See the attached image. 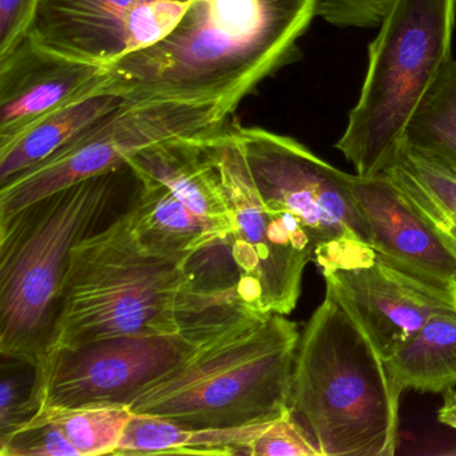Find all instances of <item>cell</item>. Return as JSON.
I'll list each match as a JSON object with an SVG mask.
<instances>
[{"instance_id": "6da1fadb", "label": "cell", "mask_w": 456, "mask_h": 456, "mask_svg": "<svg viewBox=\"0 0 456 456\" xmlns=\"http://www.w3.org/2000/svg\"><path fill=\"white\" fill-rule=\"evenodd\" d=\"M249 314H258L236 290L200 287L191 260L146 249L126 210L71 249L49 349L116 336L175 335Z\"/></svg>"}, {"instance_id": "7a4b0ae2", "label": "cell", "mask_w": 456, "mask_h": 456, "mask_svg": "<svg viewBox=\"0 0 456 456\" xmlns=\"http://www.w3.org/2000/svg\"><path fill=\"white\" fill-rule=\"evenodd\" d=\"M177 28L154 46L109 68L126 95L220 98L239 106L300 57L314 0H188Z\"/></svg>"}, {"instance_id": "3957f363", "label": "cell", "mask_w": 456, "mask_h": 456, "mask_svg": "<svg viewBox=\"0 0 456 456\" xmlns=\"http://www.w3.org/2000/svg\"><path fill=\"white\" fill-rule=\"evenodd\" d=\"M397 383L364 330L325 292L298 341L290 408L320 456H392Z\"/></svg>"}, {"instance_id": "277c9868", "label": "cell", "mask_w": 456, "mask_h": 456, "mask_svg": "<svg viewBox=\"0 0 456 456\" xmlns=\"http://www.w3.org/2000/svg\"><path fill=\"white\" fill-rule=\"evenodd\" d=\"M129 165L0 216V354L38 365L52 344L71 249L95 232Z\"/></svg>"}, {"instance_id": "5b68a950", "label": "cell", "mask_w": 456, "mask_h": 456, "mask_svg": "<svg viewBox=\"0 0 456 456\" xmlns=\"http://www.w3.org/2000/svg\"><path fill=\"white\" fill-rule=\"evenodd\" d=\"M300 335L284 314L255 317L143 388L130 411L196 428L276 420L292 410Z\"/></svg>"}, {"instance_id": "8992f818", "label": "cell", "mask_w": 456, "mask_h": 456, "mask_svg": "<svg viewBox=\"0 0 456 456\" xmlns=\"http://www.w3.org/2000/svg\"><path fill=\"white\" fill-rule=\"evenodd\" d=\"M456 0H395L368 46L362 92L336 149L359 177L379 175L452 60Z\"/></svg>"}, {"instance_id": "52a82bcc", "label": "cell", "mask_w": 456, "mask_h": 456, "mask_svg": "<svg viewBox=\"0 0 456 456\" xmlns=\"http://www.w3.org/2000/svg\"><path fill=\"white\" fill-rule=\"evenodd\" d=\"M237 108L220 98L127 97L124 105L66 148L0 185V216L79 181L121 169L133 156L156 143L218 132Z\"/></svg>"}, {"instance_id": "ba28073f", "label": "cell", "mask_w": 456, "mask_h": 456, "mask_svg": "<svg viewBox=\"0 0 456 456\" xmlns=\"http://www.w3.org/2000/svg\"><path fill=\"white\" fill-rule=\"evenodd\" d=\"M212 153L233 220L229 249L239 274L237 295L256 314L288 316L300 298L314 244L292 213L271 207L261 196L233 117L213 135Z\"/></svg>"}, {"instance_id": "9c48e42d", "label": "cell", "mask_w": 456, "mask_h": 456, "mask_svg": "<svg viewBox=\"0 0 456 456\" xmlns=\"http://www.w3.org/2000/svg\"><path fill=\"white\" fill-rule=\"evenodd\" d=\"M260 316L266 314H249L175 335L116 336L49 349L37 365V404L39 410L129 405L143 388L200 349Z\"/></svg>"}, {"instance_id": "30bf717a", "label": "cell", "mask_w": 456, "mask_h": 456, "mask_svg": "<svg viewBox=\"0 0 456 456\" xmlns=\"http://www.w3.org/2000/svg\"><path fill=\"white\" fill-rule=\"evenodd\" d=\"M236 135L261 196L266 204L300 221L314 244L319 268L356 248H370L367 225L352 193V175L320 159L295 138L237 121Z\"/></svg>"}, {"instance_id": "8fae6325", "label": "cell", "mask_w": 456, "mask_h": 456, "mask_svg": "<svg viewBox=\"0 0 456 456\" xmlns=\"http://www.w3.org/2000/svg\"><path fill=\"white\" fill-rule=\"evenodd\" d=\"M325 292L351 314L388 360L440 314L456 312V287L436 284L360 247L322 266Z\"/></svg>"}, {"instance_id": "7c38bea8", "label": "cell", "mask_w": 456, "mask_h": 456, "mask_svg": "<svg viewBox=\"0 0 456 456\" xmlns=\"http://www.w3.org/2000/svg\"><path fill=\"white\" fill-rule=\"evenodd\" d=\"M188 0H39L28 37L55 54L110 68L169 36Z\"/></svg>"}, {"instance_id": "4fadbf2b", "label": "cell", "mask_w": 456, "mask_h": 456, "mask_svg": "<svg viewBox=\"0 0 456 456\" xmlns=\"http://www.w3.org/2000/svg\"><path fill=\"white\" fill-rule=\"evenodd\" d=\"M109 68L42 49L28 37L0 58V145L63 106L109 87Z\"/></svg>"}, {"instance_id": "5bb4252c", "label": "cell", "mask_w": 456, "mask_h": 456, "mask_svg": "<svg viewBox=\"0 0 456 456\" xmlns=\"http://www.w3.org/2000/svg\"><path fill=\"white\" fill-rule=\"evenodd\" d=\"M351 188L378 255L428 281L456 287V261L386 175H352Z\"/></svg>"}, {"instance_id": "9a60e30c", "label": "cell", "mask_w": 456, "mask_h": 456, "mask_svg": "<svg viewBox=\"0 0 456 456\" xmlns=\"http://www.w3.org/2000/svg\"><path fill=\"white\" fill-rule=\"evenodd\" d=\"M216 133L156 143L133 156L127 165L137 177L167 186L186 207L231 236L233 220L212 153Z\"/></svg>"}, {"instance_id": "2e32d148", "label": "cell", "mask_w": 456, "mask_h": 456, "mask_svg": "<svg viewBox=\"0 0 456 456\" xmlns=\"http://www.w3.org/2000/svg\"><path fill=\"white\" fill-rule=\"evenodd\" d=\"M380 173L456 261V157L402 141Z\"/></svg>"}, {"instance_id": "e0dca14e", "label": "cell", "mask_w": 456, "mask_h": 456, "mask_svg": "<svg viewBox=\"0 0 456 456\" xmlns=\"http://www.w3.org/2000/svg\"><path fill=\"white\" fill-rule=\"evenodd\" d=\"M137 180L127 210L135 237L146 249L167 257L193 260L202 250L229 239L223 226L194 213L167 186L151 178Z\"/></svg>"}, {"instance_id": "ac0fdd59", "label": "cell", "mask_w": 456, "mask_h": 456, "mask_svg": "<svg viewBox=\"0 0 456 456\" xmlns=\"http://www.w3.org/2000/svg\"><path fill=\"white\" fill-rule=\"evenodd\" d=\"M126 101V95L106 87L63 106L12 142L0 145V185L46 161Z\"/></svg>"}, {"instance_id": "d6986e66", "label": "cell", "mask_w": 456, "mask_h": 456, "mask_svg": "<svg viewBox=\"0 0 456 456\" xmlns=\"http://www.w3.org/2000/svg\"><path fill=\"white\" fill-rule=\"evenodd\" d=\"M272 421L239 428H196L133 413L113 455H250L253 442Z\"/></svg>"}, {"instance_id": "ffe728a7", "label": "cell", "mask_w": 456, "mask_h": 456, "mask_svg": "<svg viewBox=\"0 0 456 456\" xmlns=\"http://www.w3.org/2000/svg\"><path fill=\"white\" fill-rule=\"evenodd\" d=\"M387 365L404 389L444 395L455 388L456 312L432 317Z\"/></svg>"}, {"instance_id": "44dd1931", "label": "cell", "mask_w": 456, "mask_h": 456, "mask_svg": "<svg viewBox=\"0 0 456 456\" xmlns=\"http://www.w3.org/2000/svg\"><path fill=\"white\" fill-rule=\"evenodd\" d=\"M37 415L55 424L78 456L113 455L121 444L133 412L129 405L45 407Z\"/></svg>"}, {"instance_id": "7402d4cb", "label": "cell", "mask_w": 456, "mask_h": 456, "mask_svg": "<svg viewBox=\"0 0 456 456\" xmlns=\"http://www.w3.org/2000/svg\"><path fill=\"white\" fill-rule=\"evenodd\" d=\"M405 142L456 157V60H451L411 119Z\"/></svg>"}, {"instance_id": "603a6c76", "label": "cell", "mask_w": 456, "mask_h": 456, "mask_svg": "<svg viewBox=\"0 0 456 456\" xmlns=\"http://www.w3.org/2000/svg\"><path fill=\"white\" fill-rule=\"evenodd\" d=\"M36 370V365L2 357L0 436L20 428L38 412L34 394Z\"/></svg>"}, {"instance_id": "cb8c5ba5", "label": "cell", "mask_w": 456, "mask_h": 456, "mask_svg": "<svg viewBox=\"0 0 456 456\" xmlns=\"http://www.w3.org/2000/svg\"><path fill=\"white\" fill-rule=\"evenodd\" d=\"M2 456H78L55 424L39 415L15 431L0 436Z\"/></svg>"}, {"instance_id": "d4e9b609", "label": "cell", "mask_w": 456, "mask_h": 456, "mask_svg": "<svg viewBox=\"0 0 456 456\" xmlns=\"http://www.w3.org/2000/svg\"><path fill=\"white\" fill-rule=\"evenodd\" d=\"M250 456H320L293 411L272 421L253 442Z\"/></svg>"}, {"instance_id": "484cf974", "label": "cell", "mask_w": 456, "mask_h": 456, "mask_svg": "<svg viewBox=\"0 0 456 456\" xmlns=\"http://www.w3.org/2000/svg\"><path fill=\"white\" fill-rule=\"evenodd\" d=\"M395 0H314V14L338 28H376Z\"/></svg>"}, {"instance_id": "4316f807", "label": "cell", "mask_w": 456, "mask_h": 456, "mask_svg": "<svg viewBox=\"0 0 456 456\" xmlns=\"http://www.w3.org/2000/svg\"><path fill=\"white\" fill-rule=\"evenodd\" d=\"M39 0H0V58L28 37Z\"/></svg>"}, {"instance_id": "83f0119b", "label": "cell", "mask_w": 456, "mask_h": 456, "mask_svg": "<svg viewBox=\"0 0 456 456\" xmlns=\"http://www.w3.org/2000/svg\"><path fill=\"white\" fill-rule=\"evenodd\" d=\"M437 420L443 424V426L448 427V428L456 431V389H451V391L445 392L443 395V404L442 407L437 410ZM452 453L456 455V450L452 451Z\"/></svg>"}]
</instances>
